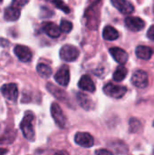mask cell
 Masks as SVG:
<instances>
[{"label": "cell", "mask_w": 154, "mask_h": 155, "mask_svg": "<svg viewBox=\"0 0 154 155\" xmlns=\"http://www.w3.org/2000/svg\"><path fill=\"white\" fill-rule=\"evenodd\" d=\"M95 155H113L112 152L106 149H99L95 152Z\"/></svg>", "instance_id": "484cf974"}, {"label": "cell", "mask_w": 154, "mask_h": 155, "mask_svg": "<svg viewBox=\"0 0 154 155\" xmlns=\"http://www.w3.org/2000/svg\"><path fill=\"white\" fill-rule=\"evenodd\" d=\"M20 14L21 12L19 8H16L15 6H9V7H6L5 10L4 18L6 21H10V22L15 21L20 17Z\"/></svg>", "instance_id": "ac0fdd59"}, {"label": "cell", "mask_w": 154, "mask_h": 155, "mask_svg": "<svg viewBox=\"0 0 154 155\" xmlns=\"http://www.w3.org/2000/svg\"><path fill=\"white\" fill-rule=\"evenodd\" d=\"M147 37L154 42V25H152L147 31Z\"/></svg>", "instance_id": "4316f807"}, {"label": "cell", "mask_w": 154, "mask_h": 155, "mask_svg": "<svg viewBox=\"0 0 154 155\" xmlns=\"http://www.w3.org/2000/svg\"><path fill=\"white\" fill-rule=\"evenodd\" d=\"M43 31L50 37L57 38L61 35V30L58 25L54 23H45L43 25Z\"/></svg>", "instance_id": "9a60e30c"}, {"label": "cell", "mask_w": 154, "mask_h": 155, "mask_svg": "<svg viewBox=\"0 0 154 155\" xmlns=\"http://www.w3.org/2000/svg\"><path fill=\"white\" fill-rule=\"evenodd\" d=\"M1 93L4 97L9 101L15 102L18 97V88L15 84H6L1 87Z\"/></svg>", "instance_id": "8992f818"}, {"label": "cell", "mask_w": 154, "mask_h": 155, "mask_svg": "<svg viewBox=\"0 0 154 155\" xmlns=\"http://www.w3.org/2000/svg\"><path fill=\"white\" fill-rule=\"evenodd\" d=\"M54 155H69V153L66 151H60V152H57L56 153H54Z\"/></svg>", "instance_id": "83f0119b"}, {"label": "cell", "mask_w": 154, "mask_h": 155, "mask_svg": "<svg viewBox=\"0 0 154 155\" xmlns=\"http://www.w3.org/2000/svg\"><path fill=\"white\" fill-rule=\"evenodd\" d=\"M124 24H125V26L129 30H131L133 32H139L145 25L144 21L142 18L137 17V16H128V17H126L125 20H124Z\"/></svg>", "instance_id": "52a82bcc"}, {"label": "cell", "mask_w": 154, "mask_h": 155, "mask_svg": "<svg viewBox=\"0 0 154 155\" xmlns=\"http://www.w3.org/2000/svg\"><path fill=\"white\" fill-rule=\"evenodd\" d=\"M28 3V1H19V0H15V1H13L12 2V5L15 6V7H16V8H18V7H22L23 5H26Z\"/></svg>", "instance_id": "d4e9b609"}, {"label": "cell", "mask_w": 154, "mask_h": 155, "mask_svg": "<svg viewBox=\"0 0 154 155\" xmlns=\"http://www.w3.org/2000/svg\"><path fill=\"white\" fill-rule=\"evenodd\" d=\"M127 73H128V70L126 67H124L123 65H119L113 73V80L116 82H122L126 77Z\"/></svg>", "instance_id": "ffe728a7"}, {"label": "cell", "mask_w": 154, "mask_h": 155, "mask_svg": "<svg viewBox=\"0 0 154 155\" xmlns=\"http://www.w3.org/2000/svg\"><path fill=\"white\" fill-rule=\"evenodd\" d=\"M74 142L78 145L85 148H90L94 144L93 137L88 133H77L74 136Z\"/></svg>", "instance_id": "9c48e42d"}, {"label": "cell", "mask_w": 154, "mask_h": 155, "mask_svg": "<svg viewBox=\"0 0 154 155\" xmlns=\"http://www.w3.org/2000/svg\"><path fill=\"white\" fill-rule=\"evenodd\" d=\"M51 114L52 117L54 119V121L55 122V124L61 127V128H64L66 126V123H67V119L64 114V112L62 111L61 107L59 106L58 104L54 103L51 105Z\"/></svg>", "instance_id": "277c9868"}, {"label": "cell", "mask_w": 154, "mask_h": 155, "mask_svg": "<svg viewBox=\"0 0 154 155\" xmlns=\"http://www.w3.org/2000/svg\"><path fill=\"white\" fill-rule=\"evenodd\" d=\"M103 92L106 95H108L112 98L120 99L124 96V94L127 92V88L125 86L117 85L113 83H109L104 85Z\"/></svg>", "instance_id": "7a4b0ae2"}, {"label": "cell", "mask_w": 154, "mask_h": 155, "mask_svg": "<svg viewBox=\"0 0 154 155\" xmlns=\"http://www.w3.org/2000/svg\"><path fill=\"white\" fill-rule=\"evenodd\" d=\"M54 80L62 86H66L70 81V70L67 65H63L54 74Z\"/></svg>", "instance_id": "ba28073f"}, {"label": "cell", "mask_w": 154, "mask_h": 155, "mask_svg": "<svg viewBox=\"0 0 154 155\" xmlns=\"http://www.w3.org/2000/svg\"><path fill=\"white\" fill-rule=\"evenodd\" d=\"M14 53L21 62L27 63L30 62L32 59V52L25 45H15L14 48Z\"/></svg>", "instance_id": "30bf717a"}, {"label": "cell", "mask_w": 154, "mask_h": 155, "mask_svg": "<svg viewBox=\"0 0 154 155\" xmlns=\"http://www.w3.org/2000/svg\"><path fill=\"white\" fill-rule=\"evenodd\" d=\"M34 121V115L32 113H26L20 124V128L23 133V135L28 141H33L35 136Z\"/></svg>", "instance_id": "6da1fadb"}, {"label": "cell", "mask_w": 154, "mask_h": 155, "mask_svg": "<svg viewBox=\"0 0 154 155\" xmlns=\"http://www.w3.org/2000/svg\"><path fill=\"white\" fill-rule=\"evenodd\" d=\"M140 127H141V124H140V122L138 120H135V119L131 120V122H130L131 132H137Z\"/></svg>", "instance_id": "cb8c5ba5"}, {"label": "cell", "mask_w": 154, "mask_h": 155, "mask_svg": "<svg viewBox=\"0 0 154 155\" xmlns=\"http://www.w3.org/2000/svg\"><path fill=\"white\" fill-rule=\"evenodd\" d=\"M78 86L80 89L89 92V93H93V92H95V89H96L93 81L87 74H84L81 77V79L79 80V83H78Z\"/></svg>", "instance_id": "4fadbf2b"}, {"label": "cell", "mask_w": 154, "mask_h": 155, "mask_svg": "<svg viewBox=\"0 0 154 155\" xmlns=\"http://www.w3.org/2000/svg\"><path fill=\"white\" fill-rule=\"evenodd\" d=\"M36 71L42 77H44V78H47L49 76H51V74H52V68L49 65L43 64V63H40L37 64Z\"/></svg>", "instance_id": "44dd1931"}, {"label": "cell", "mask_w": 154, "mask_h": 155, "mask_svg": "<svg viewBox=\"0 0 154 155\" xmlns=\"http://www.w3.org/2000/svg\"><path fill=\"white\" fill-rule=\"evenodd\" d=\"M103 36L107 41H113L119 37V33L114 27L111 25H107L104 27L103 31Z\"/></svg>", "instance_id": "d6986e66"}, {"label": "cell", "mask_w": 154, "mask_h": 155, "mask_svg": "<svg viewBox=\"0 0 154 155\" xmlns=\"http://www.w3.org/2000/svg\"><path fill=\"white\" fill-rule=\"evenodd\" d=\"M52 3H53L57 8L61 9L63 12H64V13H66V14L70 13V8L68 7V5H66V4H65L64 2H63V1H53Z\"/></svg>", "instance_id": "603a6c76"}, {"label": "cell", "mask_w": 154, "mask_h": 155, "mask_svg": "<svg viewBox=\"0 0 154 155\" xmlns=\"http://www.w3.org/2000/svg\"><path fill=\"white\" fill-rule=\"evenodd\" d=\"M46 88H47L48 92L51 93L56 99L63 101V102H65L67 100V94L63 89L55 86L54 84H53L51 83H48L46 84Z\"/></svg>", "instance_id": "5bb4252c"}, {"label": "cell", "mask_w": 154, "mask_h": 155, "mask_svg": "<svg viewBox=\"0 0 154 155\" xmlns=\"http://www.w3.org/2000/svg\"><path fill=\"white\" fill-rule=\"evenodd\" d=\"M111 3L122 14L130 15L134 11L133 5L129 1H126V0H112Z\"/></svg>", "instance_id": "8fae6325"}, {"label": "cell", "mask_w": 154, "mask_h": 155, "mask_svg": "<svg viewBox=\"0 0 154 155\" xmlns=\"http://www.w3.org/2000/svg\"><path fill=\"white\" fill-rule=\"evenodd\" d=\"M135 54H136V56L140 59L150 60L152 56L153 52H152V48H150L149 46L139 45V46H137V48L135 50Z\"/></svg>", "instance_id": "e0dca14e"}, {"label": "cell", "mask_w": 154, "mask_h": 155, "mask_svg": "<svg viewBox=\"0 0 154 155\" xmlns=\"http://www.w3.org/2000/svg\"><path fill=\"white\" fill-rule=\"evenodd\" d=\"M111 55L113 56V58L119 63L120 64H123L128 61L129 55L126 53V51H124L123 49L120 48V47H112L109 50Z\"/></svg>", "instance_id": "7c38bea8"}, {"label": "cell", "mask_w": 154, "mask_h": 155, "mask_svg": "<svg viewBox=\"0 0 154 155\" xmlns=\"http://www.w3.org/2000/svg\"><path fill=\"white\" fill-rule=\"evenodd\" d=\"M7 153V149L5 148H0V155H5Z\"/></svg>", "instance_id": "f1b7e54d"}, {"label": "cell", "mask_w": 154, "mask_h": 155, "mask_svg": "<svg viewBox=\"0 0 154 155\" xmlns=\"http://www.w3.org/2000/svg\"><path fill=\"white\" fill-rule=\"evenodd\" d=\"M79 50L72 45H64L60 50V57L65 62H74L79 57Z\"/></svg>", "instance_id": "3957f363"}, {"label": "cell", "mask_w": 154, "mask_h": 155, "mask_svg": "<svg viewBox=\"0 0 154 155\" xmlns=\"http://www.w3.org/2000/svg\"><path fill=\"white\" fill-rule=\"evenodd\" d=\"M76 98H77V102L80 104V106L82 108H84V110L88 111L93 108V101H92L91 97L88 96L87 94L78 92L76 94Z\"/></svg>", "instance_id": "2e32d148"}, {"label": "cell", "mask_w": 154, "mask_h": 155, "mask_svg": "<svg viewBox=\"0 0 154 155\" xmlns=\"http://www.w3.org/2000/svg\"><path fill=\"white\" fill-rule=\"evenodd\" d=\"M72 29H73V24L70 21H68V20L63 19L61 24H60V30H61V32L63 31L64 33H69V32L72 31Z\"/></svg>", "instance_id": "7402d4cb"}, {"label": "cell", "mask_w": 154, "mask_h": 155, "mask_svg": "<svg viewBox=\"0 0 154 155\" xmlns=\"http://www.w3.org/2000/svg\"><path fill=\"white\" fill-rule=\"evenodd\" d=\"M131 82L135 87H138L140 89H143V88L147 87V85L149 84L148 74L145 71L138 70L133 74Z\"/></svg>", "instance_id": "5b68a950"}]
</instances>
